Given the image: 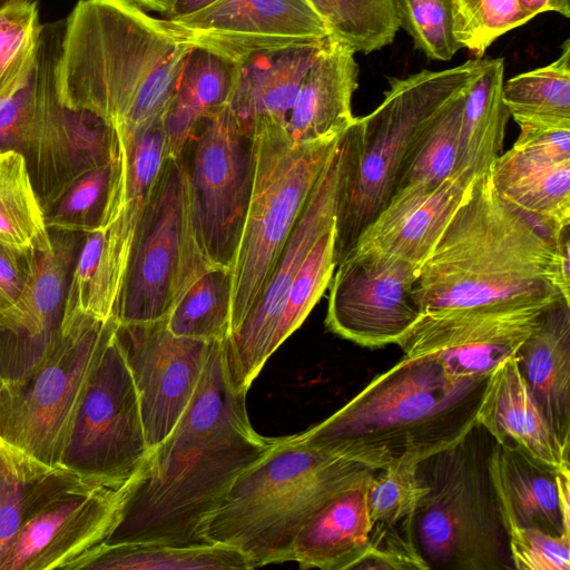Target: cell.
Returning <instances> with one entry per match:
<instances>
[{"instance_id":"17","label":"cell","mask_w":570,"mask_h":570,"mask_svg":"<svg viewBox=\"0 0 570 570\" xmlns=\"http://www.w3.org/2000/svg\"><path fill=\"white\" fill-rule=\"evenodd\" d=\"M551 305H493L423 313L397 345L431 355L453 377L489 376L515 356Z\"/></svg>"},{"instance_id":"48","label":"cell","mask_w":570,"mask_h":570,"mask_svg":"<svg viewBox=\"0 0 570 570\" xmlns=\"http://www.w3.org/2000/svg\"><path fill=\"white\" fill-rule=\"evenodd\" d=\"M520 135L513 147L558 161H570V122L518 120Z\"/></svg>"},{"instance_id":"25","label":"cell","mask_w":570,"mask_h":570,"mask_svg":"<svg viewBox=\"0 0 570 570\" xmlns=\"http://www.w3.org/2000/svg\"><path fill=\"white\" fill-rule=\"evenodd\" d=\"M354 51L327 39L305 73L286 130L293 142L305 144L340 136L352 124V97L358 67Z\"/></svg>"},{"instance_id":"38","label":"cell","mask_w":570,"mask_h":570,"mask_svg":"<svg viewBox=\"0 0 570 570\" xmlns=\"http://www.w3.org/2000/svg\"><path fill=\"white\" fill-rule=\"evenodd\" d=\"M416 455H404L372 476L367 489V508L372 525H396L414 521L415 511L428 493L419 474Z\"/></svg>"},{"instance_id":"26","label":"cell","mask_w":570,"mask_h":570,"mask_svg":"<svg viewBox=\"0 0 570 570\" xmlns=\"http://www.w3.org/2000/svg\"><path fill=\"white\" fill-rule=\"evenodd\" d=\"M517 356L533 400L570 451V302L561 299L543 312Z\"/></svg>"},{"instance_id":"47","label":"cell","mask_w":570,"mask_h":570,"mask_svg":"<svg viewBox=\"0 0 570 570\" xmlns=\"http://www.w3.org/2000/svg\"><path fill=\"white\" fill-rule=\"evenodd\" d=\"M104 239L105 233L100 227L85 234L66 292L60 325L71 323L82 316H89L87 315L88 301L101 256Z\"/></svg>"},{"instance_id":"33","label":"cell","mask_w":570,"mask_h":570,"mask_svg":"<svg viewBox=\"0 0 570 570\" xmlns=\"http://www.w3.org/2000/svg\"><path fill=\"white\" fill-rule=\"evenodd\" d=\"M469 87L446 102L419 131L402 160L393 195L409 185L438 184L455 171Z\"/></svg>"},{"instance_id":"16","label":"cell","mask_w":570,"mask_h":570,"mask_svg":"<svg viewBox=\"0 0 570 570\" xmlns=\"http://www.w3.org/2000/svg\"><path fill=\"white\" fill-rule=\"evenodd\" d=\"M335 268L325 324L336 335L370 348L397 344L421 316L416 266L367 250L350 253Z\"/></svg>"},{"instance_id":"45","label":"cell","mask_w":570,"mask_h":570,"mask_svg":"<svg viewBox=\"0 0 570 570\" xmlns=\"http://www.w3.org/2000/svg\"><path fill=\"white\" fill-rule=\"evenodd\" d=\"M354 569H430L416 544L414 521L396 525H372L368 548Z\"/></svg>"},{"instance_id":"1","label":"cell","mask_w":570,"mask_h":570,"mask_svg":"<svg viewBox=\"0 0 570 570\" xmlns=\"http://www.w3.org/2000/svg\"><path fill=\"white\" fill-rule=\"evenodd\" d=\"M246 393L235 387L224 341H215L197 389L132 481L106 543H203V529L238 475L278 438L252 426Z\"/></svg>"},{"instance_id":"27","label":"cell","mask_w":570,"mask_h":570,"mask_svg":"<svg viewBox=\"0 0 570 570\" xmlns=\"http://www.w3.org/2000/svg\"><path fill=\"white\" fill-rule=\"evenodd\" d=\"M327 39L239 58V75L228 105L233 115L250 127L262 118L286 126L303 78Z\"/></svg>"},{"instance_id":"13","label":"cell","mask_w":570,"mask_h":570,"mask_svg":"<svg viewBox=\"0 0 570 570\" xmlns=\"http://www.w3.org/2000/svg\"><path fill=\"white\" fill-rule=\"evenodd\" d=\"M66 20L42 24L37 57L41 71L38 107L18 149L47 214L86 173L108 163L117 150L115 128L94 112L60 99L58 70Z\"/></svg>"},{"instance_id":"19","label":"cell","mask_w":570,"mask_h":570,"mask_svg":"<svg viewBox=\"0 0 570 570\" xmlns=\"http://www.w3.org/2000/svg\"><path fill=\"white\" fill-rule=\"evenodd\" d=\"M117 171L99 226L105 233L104 247L87 307L89 316L101 321L116 317L132 239L167 158L163 118L130 140L117 136Z\"/></svg>"},{"instance_id":"3","label":"cell","mask_w":570,"mask_h":570,"mask_svg":"<svg viewBox=\"0 0 570 570\" xmlns=\"http://www.w3.org/2000/svg\"><path fill=\"white\" fill-rule=\"evenodd\" d=\"M65 20L61 101L126 140L161 119L193 45L128 0H80Z\"/></svg>"},{"instance_id":"23","label":"cell","mask_w":570,"mask_h":570,"mask_svg":"<svg viewBox=\"0 0 570 570\" xmlns=\"http://www.w3.org/2000/svg\"><path fill=\"white\" fill-rule=\"evenodd\" d=\"M475 424L493 441L514 449L557 472L570 470V451L552 432L522 376L518 356L501 362L490 374Z\"/></svg>"},{"instance_id":"21","label":"cell","mask_w":570,"mask_h":570,"mask_svg":"<svg viewBox=\"0 0 570 570\" xmlns=\"http://www.w3.org/2000/svg\"><path fill=\"white\" fill-rule=\"evenodd\" d=\"M475 177L468 170L454 171L438 184H415L397 190L361 232L350 253L376 252L419 268Z\"/></svg>"},{"instance_id":"24","label":"cell","mask_w":570,"mask_h":570,"mask_svg":"<svg viewBox=\"0 0 570 570\" xmlns=\"http://www.w3.org/2000/svg\"><path fill=\"white\" fill-rule=\"evenodd\" d=\"M375 472L365 468L314 511L294 540L292 561L305 569H354L368 548L367 489Z\"/></svg>"},{"instance_id":"9","label":"cell","mask_w":570,"mask_h":570,"mask_svg":"<svg viewBox=\"0 0 570 570\" xmlns=\"http://www.w3.org/2000/svg\"><path fill=\"white\" fill-rule=\"evenodd\" d=\"M118 320L79 317L60 326L42 363L0 384V438L49 466L61 464L89 380Z\"/></svg>"},{"instance_id":"43","label":"cell","mask_w":570,"mask_h":570,"mask_svg":"<svg viewBox=\"0 0 570 570\" xmlns=\"http://www.w3.org/2000/svg\"><path fill=\"white\" fill-rule=\"evenodd\" d=\"M41 28L33 0L14 1L0 9V91L33 61Z\"/></svg>"},{"instance_id":"41","label":"cell","mask_w":570,"mask_h":570,"mask_svg":"<svg viewBox=\"0 0 570 570\" xmlns=\"http://www.w3.org/2000/svg\"><path fill=\"white\" fill-rule=\"evenodd\" d=\"M453 20L456 41L476 58L499 37L529 21L518 0H453Z\"/></svg>"},{"instance_id":"53","label":"cell","mask_w":570,"mask_h":570,"mask_svg":"<svg viewBox=\"0 0 570 570\" xmlns=\"http://www.w3.org/2000/svg\"><path fill=\"white\" fill-rule=\"evenodd\" d=\"M14 1H19V0H0V9L14 2Z\"/></svg>"},{"instance_id":"30","label":"cell","mask_w":570,"mask_h":570,"mask_svg":"<svg viewBox=\"0 0 570 570\" xmlns=\"http://www.w3.org/2000/svg\"><path fill=\"white\" fill-rule=\"evenodd\" d=\"M503 83L504 59H485L465 96L455 171L482 175L502 154L511 116L503 101Z\"/></svg>"},{"instance_id":"44","label":"cell","mask_w":570,"mask_h":570,"mask_svg":"<svg viewBox=\"0 0 570 570\" xmlns=\"http://www.w3.org/2000/svg\"><path fill=\"white\" fill-rule=\"evenodd\" d=\"M40 88L41 73L36 53L26 71L0 91V150L18 151L37 110Z\"/></svg>"},{"instance_id":"36","label":"cell","mask_w":570,"mask_h":570,"mask_svg":"<svg viewBox=\"0 0 570 570\" xmlns=\"http://www.w3.org/2000/svg\"><path fill=\"white\" fill-rule=\"evenodd\" d=\"M330 37L354 52L371 53L393 42L400 22L394 0H306Z\"/></svg>"},{"instance_id":"42","label":"cell","mask_w":570,"mask_h":570,"mask_svg":"<svg viewBox=\"0 0 570 570\" xmlns=\"http://www.w3.org/2000/svg\"><path fill=\"white\" fill-rule=\"evenodd\" d=\"M400 28L428 58L448 61L462 48L454 37L453 0H394Z\"/></svg>"},{"instance_id":"4","label":"cell","mask_w":570,"mask_h":570,"mask_svg":"<svg viewBox=\"0 0 570 570\" xmlns=\"http://www.w3.org/2000/svg\"><path fill=\"white\" fill-rule=\"evenodd\" d=\"M489 376L453 377L434 356L404 355L299 434L311 446L375 471L407 454L425 460L472 430Z\"/></svg>"},{"instance_id":"32","label":"cell","mask_w":570,"mask_h":570,"mask_svg":"<svg viewBox=\"0 0 570 570\" xmlns=\"http://www.w3.org/2000/svg\"><path fill=\"white\" fill-rule=\"evenodd\" d=\"M0 246L23 255L52 248L26 158L14 149L0 150Z\"/></svg>"},{"instance_id":"20","label":"cell","mask_w":570,"mask_h":570,"mask_svg":"<svg viewBox=\"0 0 570 570\" xmlns=\"http://www.w3.org/2000/svg\"><path fill=\"white\" fill-rule=\"evenodd\" d=\"M193 45L248 53L321 42L330 32L306 0H218L188 17L166 20Z\"/></svg>"},{"instance_id":"12","label":"cell","mask_w":570,"mask_h":570,"mask_svg":"<svg viewBox=\"0 0 570 570\" xmlns=\"http://www.w3.org/2000/svg\"><path fill=\"white\" fill-rule=\"evenodd\" d=\"M178 155L197 238L213 265L233 268L253 189L254 127L226 106L196 124Z\"/></svg>"},{"instance_id":"51","label":"cell","mask_w":570,"mask_h":570,"mask_svg":"<svg viewBox=\"0 0 570 570\" xmlns=\"http://www.w3.org/2000/svg\"><path fill=\"white\" fill-rule=\"evenodd\" d=\"M218 0H176L171 9L164 16L166 20H177L194 14Z\"/></svg>"},{"instance_id":"39","label":"cell","mask_w":570,"mask_h":570,"mask_svg":"<svg viewBox=\"0 0 570 570\" xmlns=\"http://www.w3.org/2000/svg\"><path fill=\"white\" fill-rule=\"evenodd\" d=\"M118 158L79 177L60 200L46 214L48 229L62 233H88L100 226L117 171Z\"/></svg>"},{"instance_id":"49","label":"cell","mask_w":570,"mask_h":570,"mask_svg":"<svg viewBox=\"0 0 570 570\" xmlns=\"http://www.w3.org/2000/svg\"><path fill=\"white\" fill-rule=\"evenodd\" d=\"M31 256L0 246V333L13 321Z\"/></svg>"},{"instance_id":"8","label":"cell","mask_w":570,"mask_h":570,"mask_svg":"<svg viewBox=\"0 0 570 570\" xmlns=\"http://www.w3.org/2000/svg\"><path fill=\"white\" fill-rule=\"evenodd\" d=\"M255 170L246 220L233 265L229 333L259 299L278 255L338 137L293 142L286 126L269 118L254 124Z\"/></svg>"},{"instance_id":"28","label":"cell","mask_w":570,"mask_h":570,"mask_svg":"<svg viewBox=\"0 0 570 570\" xmlns=\"http://www.w3.org/2000/svg\"><path fill=\"white\" fill-rule=\"evenodd\" d=\"M497 193L556 239L570 226V161L512 147L490 170Z\"/></svg>"},{"instance_id":"10","label":"cell","mask_w":570,"mask_h":570,"mask_svg":"<svg viewBox=\"0 0 570 570\" xmlns=\"http://www.w3.org/2000/svg\"><path fill=\"white\" fill-rule=\"evenodd\" d=\"M212 266L195 232L179 155L167 157L132 239L116 318L165 320Z\"/></svg>"},{"instance_id":"52","label":"cell","mask_w":570,"mask_h":570,"mask_svg":"<svg viewBox=\"0 0 570 570\" xmlns=\"http://www.w3.org/2000/svg\"><path fill=\"white\" fill-rule=\"evenodd\" d=\"M128 1L136 4L139 8H145L147 10L157 11L165 16L171 9V7L174 6L176 0H128Z\"/></svg>"},{"instance_id":"5","label":"cell","mask_w":570,"mask_h":570,"mask_svg":"<svg viewBox=\"0 0 570 570\" xmlns=\"http://www.w3.org/2000/svg\"><path fill=\"white\" fill-rule=\"evenodd\" d=\"M365 468L308 445L299 433L278 438L234 481L203 540L238 549L256 568L292 561L306 520Z\"/></svg>"},{"instance_id":"40","label":"cell","mask_w":570,"mask_h":570,"mask_svg":"<svg viewBox=\"0 0 570 570\" xmlns=\"http://www.w3.org/2000/svg\"><path fill=\"white\" fill-rule=\"evenodd\" d=\"M334 271L333 228L314 245L289 287L273 340L275 350L305 321L330 285Z\"/></svg>"},{"instance_id":"11","label":"cell","mask_w":570,"mask_h":570,"mask_svg":"<svg viewBox=\"0 0 570 570\" xmlns=\"http://www.w3.org/2000/svg\"><path fill=\"white\" fill-rule=\"evenodd\" d=\"M135 479L52 468L41 479L1 570L82 569L118 524Z\"/></svg>"},{"instance_id":"22","label":"cell","mask_w":570,"mask_h":570,"mask_svg":"<svg viewBox=\"0 0 570 570\" xmlns=\"http://www.w3.org/2000/svg\"><path fill=\"white\" fill-rule=\"evenodd\" d=\"M488 469L503 524L570 533V470L557 472L493 441Z\"/></svg>"},{"instance_id":"14","label":"cell","mask_w":570,"mask_h":570,"mask_svg":"<svg viewBox=\"0 0 570 570\" xmlns=\"http://www.w3.org/2000/svg\"><path fill=\"white\" fill-rule=\"evenodd\" d=\"M357 151V137L344 130L278 255L257 303L224 340L225 361L236 389L247 392L269 356L289 287L317 240L333 229L338 203Z\"/></svg>"},{"instance_id":"18","label":"cell","mask_w":570,"mask_h":570,"mask_svg":"<svg viewBox=\"0 0 570 570\" xmlns=\"http://www.w3.org/2000/svg\"><path fill=\"white\" fill-rule=\"evenodd\" d=\"M116 338L138 392L146 439L153 450L188 406L215 341L174 335L166 318L118 322Z\"/></svg>"},{"instance_id":"37","label":"cell","mask_w":570,"mask_h":570,"mask_svg":"<svg viewBox=\"0 0 570 570\" xmlns=\"http://www.w3.org/2000/svg\"><path fill=\"white\" fill-rule=\"evenodd\" d=\"M52 468L0 438V570L39 482Z\"/></svg>"},{"instance_id":"34","label":"cell","mask_w":570,"mask_h":570,"mask_svg":"<svg viewBox=\"0 0 570 570\" xmlns=\"http://www.w3.org/2000/svg\"><path fill=\"white\" fill-rule=\"evenodd\" d=\"M232 302V268L213 265L173 307L166 317L167 328L177 336L224 341L229 333Z\"/></svg>"},{"instance_id":"6","label":"cell","mask_w":570,"mask_h":570,"mask_svg":"<svg viewBox=\"0 0 570 570\" xmlns=\"http://www.w3.org/2000/svg\"><path fill=\"white\" fill-rule=\"evenodd\" d=\"M490 438L475 424L459 443L419 463L429 490L415 511L414 533L430 569L513 568L488 469Z\"/></svg>"},{"instance_id":"31","label":"cell","mask_w":570,"mask_h":570,"mask_svg":"<svg viewBox=\"0 0 570 570\" xmlns=\"http://www.w3.org/2000/svg\"><path fill=\"white\" fill-rule=\"evenodd\" d=\"M253 561L230 546L160 541L105 543L85 562L91 570H247Z\"/></svg>"},{"instance_id":"35","label":"cell","mask_w":570,"mask_h":570,"mask_svg":"<svg viewBox=\"0 0 570 570\" xmlns=\"http://www.w3.org/2000/svg\"><path fill=\"white\" fill-rule=\"evenodd\" d=\"M503 101L518 120L570 122V39L551 63L510 78Z\"/></svg>"},{"instance_id":"15","label":"cell","mask_w":570,"mask_h":570,"mask_svg":"<svg viewBox=\"0 0 570 570\" xmlns=\"http://www.w3.org/2000/svg\"><path fill=\"white\" fill-rule=\"evenodd\" d=\"M150 452L138 392L115 330L89 380L61 464L82 474L129 481Z\"/></svg>"},{"instance_id":"29","label":"cell","mask_w":570,"mask_h":570,"mask_svg":"<svg viewBox=\"0 0 570 570\" xmlns=\"http://www.w3.org/2000/svg\"><path fill=\"white\" fill-rule=\"evenodd\" d=\"M239 68L240 61L235 57L210 47L193 45L163 117L167 157L178 156L202 118L229 105Z\"/></svg>"},{"instance_id":"2","label":"cell","mask_w":570,"mask_h":570,"mask_svg":"<svg viewBox=\"0 0 570 570\" xmlns=\"http://www.w3.org/2000/svg\"><path fill=\"white\" fill-rule=\"evenodd\" d=\"M569 228L560 239L505 202L490 171L478 175L417 268L423 313L570 302Z\"/></svg>"},{"instance_id":"7","label":"cell","mask_w":570,"mask_h":570,"mask_svg":"<svg viewBox=\"0 0 570 570\" xmlns=\"http://www.w3.org/2000/svg\"><path fill=\"white\" fill-rule=\"evenodd\" d=\"M484 63L485 59L474 58L443 70L392 78L383 101L361 118V153L347 176L335 218V267L393 196L400 166L419 131L470 86Z\"/></svg>"},{"instance_id":"50","label":"cell","mask_w":570,"mask_h":570,"mask_svg":"<svg viewBox=\"0 0 570 570\" xmlns=\"http://www.w3.org/2000/svg\"><path fill=\"white\" fill-rule=\"evenodd\" d=\"M523 14L530 21L543 12H557L570 18V0H518Z\"/></svg>"},{"instance_id":"46","label":"cell","mask_w":570,"mask_h":570,"mask_svg":"<svg viewBox=\"0 0 570 570\" xmlns=\"http://www.w3.org/2000/svg\"><path fill=\"white\" fill-rule=\"evenodd\" d=\"M508 546L514 569H570V533L553 535L537 528H511Z\"/></svg>"}]
</instances>
